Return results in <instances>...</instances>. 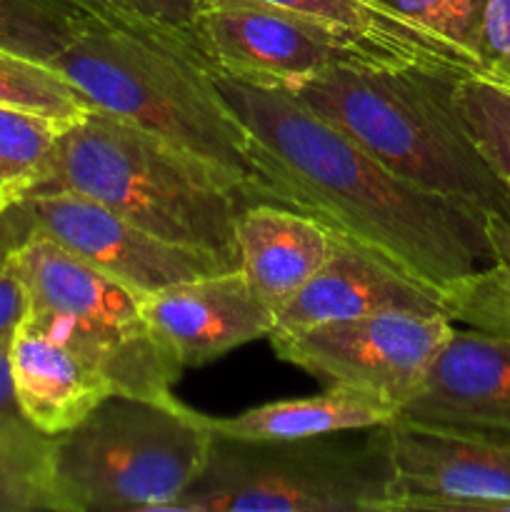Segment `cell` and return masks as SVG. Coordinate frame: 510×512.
I'll return each instance as SVG.
<instances>
[{"instance_id":"cell-1","label":"cell","mask_w":510,"mask_h":512,"mask_svg":"<svg viewBox=\"0 0 510 512\" xmlns=\"http://www.w3.org/2000/svg\"><path fill=\"white\" fill-rule=\"evenodd\" d=\"M248 133L245 203H275L323 223L410 278L455 295L493 263L488 218L385 168L293 93L215 73Z\"/></svg>"},{"instance_id":"cell-2","label":"cell","mask_w":510,"mask_h":512,"mask_svg":"<svg viewBox=\"0 0 510 512\" xmlns=\"http://www.w3.org/2000/svg\"><path fill=\"white\" fill-rule=\"evenodd\" d=\"M460 75L358 58L330 65L288 93L408 183L490 218L508 208V183L480 153L460 115Z\"/></svg>"},{"instance_id":"cell-3","label":"cell","mask_w":510,"mask_h":512,"mask_svg":"<svg viewBox=\"0 0 510 512\" xmlns=\"http://www.w3.org/2000/svg\"><path fill=\"white\" fill-rule=\"evenodd\" d=\"M48 65L93 110L148 130L240 183L248 180V133L220 93L193 30L80 15L70 43Z\"/></svg>"},{"instance_id":"cell-4","label":"cell","mask_w":510,"mask_h":512,"mask_svg":"<svg viewBox=\"0 0 510 512\" xmlns=\"http://www.w3.org/2000/svg\"><path fill=\"white\" fill-rule=\"evenodd\" d=\"M240 188L228 170L90 108L60 130L33 193L83 195L158 238L213 250L238 265Z\"/></svg>"},{"instance_id":"cell-5","label":"cell","mask_w":510,"mask_h":512,"mask_svg":"<svg viewBox=\"0 0 510 512\" xmlns=\"http://www.w3.org/2000/svg\"><path fill=\"white\" fill-rule=\"evenodd\" d=\"M208 415L113 393L53 440L58 512H168L208 458Z\"/></svg>"},{"instance_id":"cell-6","label":"cell","mask_w":510,"mask_h":512,"mask_svg":"<svg viewBox=\"0 0 510 512\" xmlns=\"http://www.w3.org/2000/svg\"><path fill=\"white\" fill-rule=\"evenodd\" d=\"M388 425L295 440L213 435L195 483L168 512H388Z\"/></svg>"},{"instance_id":"cell-7","label":"cell","mask_w":510,"mask_h":512,"mask_svg":"<svg viewBox=\"0 0 510 512\" xmlns=\"http://www.w3.org/2000/svg\"><path fill=\"white\" fill-rule=\"evenodd\" d=\"M13 265L28 295L25 318L88 358L115 393L178 400L173 388L183 368L155 340L143 295L38 233L15 245Z\"/></svg>"},{"instance_id":"cell-8","label":"cell","mask_w":510,"mask_h":512,"mask_svg":"<svg viewBox=\"0 0 510 512\" xmlns=\"http://www.w3.org/2000/svg\"><path fill=\"white\" fill-rule=\"evenodd\" d=\"M445 315L370 313L330 320L298 333L270 335L275 355L325 388H350L403 408L453 335Z\"/></svg>"},{"instance_id":"cell-9","label":"cell","mask_w":510,"mask_h":512,"mask_svg":"<svg viewBox=\"0 0 510 512\" xmlns=\"http://www.w3.org/2000/svg\"><path fill=\"white\" fill-rule=\"evenodd\" d=\"M0 223L15 245L28 233L45 235L85 265L140 295L238 268L213 250L158 238L105 205L75 193L25 195L0 213Z\"/></svg>"},{"instance_id":"cell-10","label":"cell","mask_w":510,"mask_h":512,"mask_svg":"<svg viewBox=\"0 0 510 512\" xmlns=\"http://www.w3.org/2000/svg\"><path fill=\"white\" fill-rule=\"evenodd\" d=\"M193 38L215 73L285 90L343 60H375L335 30L260 0L203 3Z\"/></svg>"},{"instance_id":"cell-11","label":"cell","mask_w":510,"mask_h":512,"mask_svg":"<svg viewBox=\"0 0 510 512\" xmlns=\"http://www.w3.org/2000/svg\"><path fill=\"white\" fill-rule=\"evenodd\" d=\"M388 512H510V435L393 418Z\"/></svg>"},{"instance_id":"cell-12","label":"cell","mask_w":510,"mask_h":512,"mask_svg":"<svg viewBox=\"0 0 510 512\" xmlns=\"http://www.w3.org/2000/svg\"><path fill=\"white\" fill-rule=\"evenodd\" d=\"M143 313L160 348L183 370L270 338L275 328V313L253 293L240 268L143 295Z\"/></svg>"},{"instance_id":"cell-13","label":"cell","mask_w":510,"mask_h":512,"mask_svg":"<svg viewBox=\"0 0 510 512\" xmlns=\"http://www.w3.org/2000/svg\"><path fill=\"white\" fill-rule=\"evenodd\" d=\"M395 418L510 435V333L455 325L420 390Z\"/></svg>"},{"instance_id":"cell-14","label":"cell","mask_w":510,"mask_h":512,"mask_svg":"<svg viewBox=\"0 0 510 512\" xmlns=\"http://www.w3.org/2000/svg\"><path fill=\"white\" fill-rule=\"evenodd\" d=\"M388 310L445 315L455 323V305L448 293L430 288L378 255L338 238L333 258L275 315V328L270 335L298 333L330 320Z\"/></svg>"},{"instance_id":"cell-15","label":"cell","mask_w":510,"mask_h":512,"mask_svg":"<svg viewBox=\"0 0 510 512\" xmlns=\"http://www.w3.org/2000/svg\"><path fill=\"white\" fill-rule=\"evenodd\" d=\"M10 378L23 418L58 438L113 395L110 380L88 358L30 318L10 335Z\"/></svg>"},{"instance_id":"cell-16","label":"cell","mask_w":510,"mask_h":512,"mask_svg":"<svg viewBox=\"0 0 510 512\" xmlns=\"http://www.w3.org/2000/svg\"><path fill=\"white\" fill-rule=\"evenodd\" d=\"M338 235L298 210L245 203L235 223L238 268L275 315L333 258Z\"/></svg>"},{"instance_id":"cell-17","label":"cell","mask_w":510,"mask_h":512,"mask_svg":"<svg viewBox=\"0 0 510 512\" xmlns=\"http://www.w3.org/2000/svg\"><path fill=\"white\" fill-rule=\"evenodd\" d=\"M203 3L210 0H200V5ZM260 3L290 10L313 23L325 25L343 35L360 53L383 63L428 65V68H445L465 75L480 73L468 55L430 35L428 30L380 0H260Z\"/></svg>"},{"instance_id":"cell-18","label":"cell","mask_w":510,"mask_h":512,"mask_svg":"<svg viewBox=\"0 0 510 512\" xmlns=\"http://www.w3.org/2000/svg\"><path fill=\"white\" fill-rule=\"evenodd\" d=\"M398 408L350 388H325L310 398L275 400L233 418H208L213 435L238 440H295L388 425Z\"/></svg>"},{"instance_id":"cell-19","label":"cell","mask_w":510,"mask_h":512,"mask_svg":"<svg viewBox=\"0 0 510 512\" xmlns=\"http://www.w3.org/2000/svg\"><path fill=\"white\" fill-rule=\"evenodd\" d=\"M53 440L28 420L0 428V512H58Z\"/></svg>"},{"instance_id":"cell-20","label":"cell","mask_w":510,"mask_h":512,"mask_svg":"<svg viewBox=\"0 0 510 512\" xmlns=\"http://www.w3.org/2000/svg\"><path fill=\"white\" fill-rule=\"evenodd\" d=\"M63 128V120L0 105V213L38 188Z\"/></svg>"},{"instance_id":"cell-21","label":"cell","mask_w":510,"mask_h":512,"mask_svg":"<svg viewBox=\"0 0 510 512\" xmlns=\"http://www.w3.org/2000/svg\"><path fill=\"white\" fill-rule=\"evenodd\" d=\"M508 208L488 218L493 263L468 280L455 298V320L463 328L510 333V180Z\"/></svg>"},{"instance_id":"cell-22","label":"cell","mask_w":510,"mask_h":512,"mask_svg":"<svg viewBox=\"0 0 510 512\" xmlns=\"http://www.w3.org/2000/svg\"><path fill=\"white\" fill-rule=\"evenodd\" d=\"M0 105L63 120V123L78 120L90 110L83 95L58 70L3 48H0Z\"/></svg>"},{"instance_id":"cell-23","label":"cell","mask_w":510,"mask_h":512,"mask_svg":"<svg viewBox=\"0 0 510 512\" xmlns=\"http://www.w3.org/2000/svg\"><path fill=\"white\" fill-rule=\"evenodd\" d=\"M455 103L495 173L510 180V83L488 73L460 75Z\"/></svg>"},{"instance_id":"cell-24","label":"cell","mask_w":510,"mask_h":512,"mask_svg":"<svg viewBox=\"0 0 510 512\" xmlns=\"http://www.w3.org/2000/svg\"><path fill=\"white\" fill-rule=\"evenodd\" d=\"M80 13L63 0H0V48L50 63L78 30Z\"/></svg>"},{"instance_id":"cell-25","label":"cell","mask_w":510,"mask_h":512,"mask_svg":"<svg viewBox=\"0 0 510 512\" xmlns=\"http://www.w3.org/2000/svg\"><path fill=\"white\" fill-rule=\"evenodd\" d=\"M388 8L418 23L430 35L468 55L475 65V30L483 0H380ZM480 70V68H478Z\"/></svg>"},{"instance_id":"cell-26","label":"cell","mask_w":510,"mask_h":512,"mask_svg":"<svg viewBox=\"0 0 510 512\" xmlns=\"http://www.w3.org/2000/svg\"><path fill=\"white\" fill-rule=\"evenodd\" d=\"M80 15L118 23L155 25V28L193 30L200 0H63Z\"/></svg>"},{"instance_id":"cell-27","label":"cell","mask_w":510,"mask_h":512,"mask_svg":"<svg viewBox=\"0 0 510 512\" xmlns=\"http://www.w3.org/2000/svg\"><path fill=\"white\" fill-rule=\"evenodd\" d=\"M475 60L480 73L510 83V0H483L475 30Z\"/></svg>"},{"instance_id":"cell-28","label":"cell","mask_w":510,"mask_h":512,"mask_svg":"<svg viewBox=\"0 0 510 512\" xmlns=\"http://www.w3.org/2000/svg\"><path fill=\"white\" fill-rule=\"evenodd\" d=\"M15 240L0 223V338H10L25 313H28V295L13 265Z\"/></svg>"},{"instance_id":"cell-29","label":"cell","mask_w":510,"mask_h":512,"mask_svg":"<svg viewBox=\"0 0 510 512\" xmlns=\"http://www.w3.org/2000/svg\"><path fill=\"white\" fill-rule=\"evenodd\" d=\"M8 353H10V338H0V428H3V425L25 420L18 408V400H15Z\"/></svg>"}]
</instances>
